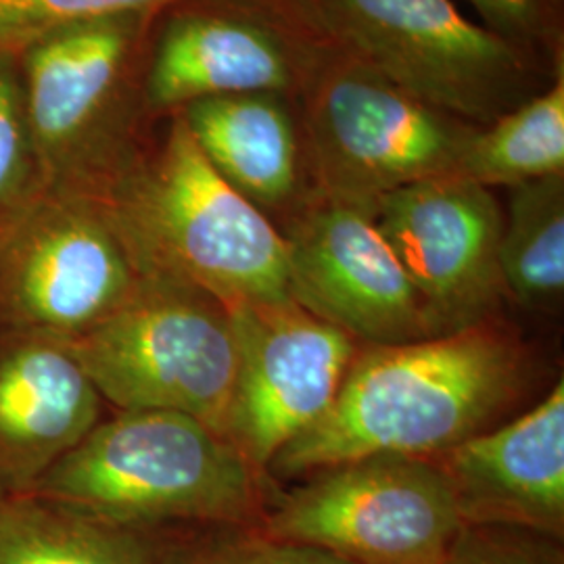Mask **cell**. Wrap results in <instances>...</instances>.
Instances as JSON below:
<instances>
[{
    "instance_id": "cell-1",
    "label": "cell",
    "mask_w": 564,
    "mask_h": 564,
    "mask_svg": "<svg viewBox=\"0 0 564 564\" xmlns=\"http://www.w3.org/2000/svg\"><path fill=\"white\" fill-rule=\"evenodd\" d=\"M521 383V347L485 323L421 341L366 345L328 412L270 468L297 477L370 456L435 460L485 431Z\"/></svg>"
},
{
    "instance_id": "cell-2",
    "label": "cell",
    "mask_w": 564,
    "mask_h": 564,
    "mask_svg": "<svg viewBox=\"0 0 564 564\" xmlns=\"http://www.w3.org/2000/svg\"><path fill=\"white\" fill-rule=\"evenodd\" d=\"M165 120L101 202L137 268L226 307L291 300L282 232L203 158L178 113Z\"/></svg>"
},
{
    "instance_id": "cell-3",
    "label": "cell",
    "mask_w": 564,
    "mask_h": 564,
    "mask_svg": "<svg viewBox=\"0 0 564 564\" xmlns=\"http://www.w3.org/2000/svg\"><path fill=\"white\" fill-rule=\"evenodd\" d=\"M28 494L147 531L260 527L268 508L262 475L235 445L163 410L105 416Z\"/></svg>"
},
{
    "instance_id": "cell-4",
    "label": "cell",
    "mask_w": 564,
    "mask_h": 564,
    "mask_svg": "<svg viewBox=\"0 0 564 564\" xmlns=\"http://www.w3.org/2000/svg\"><path fill=\"white\" fill-rule=\"evenodd\" d=\"M158 15L74 21L18 55L46 191L102 202L151 139L144 67Z\"/></svg>"
},
{
    "instance_id": "cell-5",
    "label": "cell",
    "mask_w": 564,
    "mask_h": 564,
    "mask_svg": "<svg viewBox=\"0 0 564 564\" xmlns=\"http://www.w3.org/2000/svg\"><path fill=\"white\" fill-rule=\"evenodd\" d=\"M65 345L116 410L178 412L228 440L239 349L230 310L209 293L139 270L126 302Z\"/></svg>"
},
{
    "instance_id": "cell-6",
    "label": "cell",
    "mask_w": 564,
    "mask_h": 564,
    "mask_svg": "<svg viewBox=\"0 0 564 564\" xmlns=\"http://www.w3.org/2000/svg\"><path fill=\"white\" fill-rule=\"evenodd\" d=\"M328 46L414 99L489 126L531 99L533 55L466 20L452 0H291Z\"/></svg>"
},
{
    "instance_id": "cell-7",
    "label": "cell",
    "mask_w": 564,
    "mask_h": 564,
    "mask_svg": "<svg viewBox=\"0 0 564 564\" xmlns=\"http://www.w3.org/2000/svg\"><path fill=\"white\" fill-rule=\"evenodd\" d=\"M302 90L316 197L372 214L402 186L456 174L479 128L414 99L337 48L316 57Z\"/></svg>"
},
{
    "instance_id": "cell-8",
    "label": "cell",
    "mask_w": 564,
    "mask_h": 564,
    "mask_svg": "<svg viewBox=\"0 0 564 564\" xmlns=\"http://www.w3.org/2000/svg\"><path fill=\"white\" fill-rule=\"evenodd\" d=\"M463 524L437 460L370 456L282 494L260 529L345 563L440 564Z\"/></svg>"
},
{
    "instance_id": "cell-9",
    "label": "cell",
    "mask_w": 564,
    "mask_h": 564,
    "mask_svg": "<svg viewBox=\"0 0 564 564\" xmlns=\"http://www.w3.org/2000/svg\"><path fill=\"white\" fill-rule=\"evenodd\" d=\"M137 281L105 205L44 188L0 232V333L74 341L113 314Z\"/></svg>"
},
{
    "instance_id": "cell-10",
    "label": "cell",
    "mask_w": 564,
    "mask_h": 564,
    "mask_svg": "<svg viewBox=\"0 0 564 564\" xmlns=\"http://www.w3.org/2000/svg\"><path fill=\"white\" fill-rule=\"evenodd\" d=\"M228 310L239 349L228 442L263 475L328 412L358 341L293 300Z\"/></svg>"
},
{
    "instance_id": "cell-11",
    "label": "cell",
    "mask_w": 564,
    "mask_h": 564,
    "mask_svg": "<svg viewBox=\"0 0 564 564\" xmlns=\"http://www.w3.org/2000/svg\"><path fill=\"white\" fill-rule=\"evenodd\" d=\"M502 212L487 186L460 174L384 195L375 224L412 282L433 337L484 324L505 295Z\"/></svg>"
},
{
    "instance_id": "cell-12",
    "label": "cell",
    "mask_w": 564,
    "mask_h": 564,
    "mask_svg": "<svg viewBox=\"0 0 564 564\" xmlns=\"http://www.w3.org/2000/svg\"><path fill=\"white\" fill-rule=\"evenodd\" d=\"M289 297L366 345L431 339L423 303L375 214L316 197L282 232Z\"/></svg>"
},
{
    "instance_id": "cell-13",
    "label": "cell",
    "mask_w": 564,
    "mask_h": 564,
    "mask_svg": "<svg viewBox=\"0 0 564 564\" xmlns=\"http://www.w3.org/2000/svg\"><path fill=\"white\" fill-rule=\"evenodd\" d=\"M144 67L151 120L188 102L242 93L286 95L303 88L318 53L302 51L268 21L182 0L162 11Z\"/></svg>"
},
{
    "instance_id": "cell-14",
    "label": "cell",
    "mask_w": 564,
    "mask_h": 564,
    "mask_svg": "<svg viewBox=\"0 0 564 564\" xmlns=\"http://www.w3.org/2000/svg\"><path fill=\"white\" fill-rule=\"evenodd\" d=\"M464 524H502L563 540L564 384L517 421L435 458Z\"/></svg>"
},
{
    "instance_id": "cell-15",
    "label": "cell",
    "mask_w": 564,
    "mask_h": 564,
    "mask_svg": "<svg viewBox=\"0 0 564 564\" xmlns=\"http://www.w3.org/2000/svg\"><path fill=\"white\" fill-rule=\"evenodd\" d=\"M105 419V400L59 339L0 333V496L28 494Z\"/></svg>"
},
{
    "instance_id": "cell-16",
    "label": "cell",
    "mask_w": 564,
    "mask_h": 564,
    "mask_svg": "<svg viewBox=\"0 0 564 564\" xmlns=\"http://www.w3.org/2000/svg\"><path fill=\"white\" fill-rule=\"evenodd\" d=\"M176 113L203 158L263 214L297 197L302 147L282 95L207 97Z\"/></svg>"
},
{
    "instance_id": "cell-17",
    "label": "cell",
    "mask_w": 564,
    "mask_h": 564,
    "mask_svg": "<svg viewBox=\"0 0 564 564\" xmlns=\"http://www.w3.org/2000/svg\"><path fill=\"white\" fill-rule=\"evenodd\" d=\"M170 533L107 523L36 494L0 496V564H160Z\"/></svg>"
},
{
    "instance_id": "cell-18",
    "label": "cell",
    "mask_w": 564,
    "mask_h": 564,
    "mask_svg": "<svg viewBox=\"0 0 564 564\" xmlns=\"http://www.w3.org/2000/svg\"><path fill=\"white\" fill-rule=\"evenodd\" d=\"M456 174L487 188L564 174L563 67L547 90L477 128Z\"/></svg>"
},
{
    "instance_id": "cell-19",
    "label": "cell",
    "mask_w": 564,
    "mask_h": 564,
    "mask_svg": "<svg viewBox=\"0 0 564 564\" xmlns=\"http://www.w3.org/2000/svg\"><path fill=\"white\" fill-rule=\"evenodd\" d=\"M498 263L505 295L547 307L564 293V174L512 186Z\"/></svg>"
},
{
    "instance_id": "cell-20",
    "label": "cell",
    "mask_w": 564,
    "mask_h": 564,
    "mask_svg": "<svg viewBox=\"0 0 564 564\" xmlns=\"http://www.w3.org/2000/svg\"><path fill=\"white\" fill-rule=\"evenodd\" d=\"M44 191L18 57L0 55V232Z\"/></svg>"
},
{
    "instance_id": "cell-21",
    "label": "cell",
    "mask_w": 564,
    "mask_h": 564,
    "mask_svg": "<svg viewBox=\"0 0 564 564\" xmlns=\"http://www.w3.org/2000/svg\"><path fill=\"white\" fill-rule=\"evenodd\" d=\"M160 564H351L310 545L282 542L260 527H207L202 533H170Z\"/></svg>"
},
{
    "instance_id": "cell-22",
    "label": "cell",
    "mask_w": 564,
    "mask_h": 564,
    "mask_svg": "<svg viewBox=\"0 0 564 564\" xmlns=\"http://www.w3.org/2000/svg\"><path fill=\"white\" fill-rule=\"evenodd\" d=\"M182 0H0V55L18 57L74 21L116 13H162Z\"/></svg>"
},
{
    "instance_id": "cell-23",
    "label": "cell",
    "mask_w": 564,
    "mask_h": 564,
    "mask_svg": "<svg viewBox=\"0 0 564 564\" xmlns=\"http://www.w3.org/2000/svg\"><path fill=\"white\" fill-rule=\"evenodd\" d=\"M440 564H564L558 538L502 524H463Z\"/></svg>"
},
{
    "instance_id": "cell-24",
    "label": "cell",
    "mask_w": 564,
    "mask_h": 564,
    "mask_svg": "<svg viewBox=\"0 0 564 564\" xmlns=\"http://www.w3.org/2000/svg\"><path fill=\"white\" fill-rule=\"evenodd\" d=\"M502 41L533 55L547 48L561 51L563 0H468Z\"/></svg>"
}]
</instances>
